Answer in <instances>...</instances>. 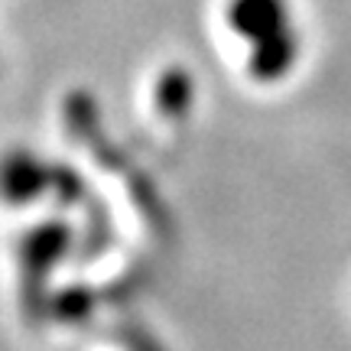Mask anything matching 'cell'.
Here are the masks:
<instances>
[{
  "instance_id": "cell-1",
  "label": "cell",
  "mask_w": 351,
  "mask_h": 351,
  "mask_svg": "<svg viewBox=\"0 0 351 351\" xmlns=\"http://www.w3.org/2000/svg\"><path fill=\"white\" fill-rule=\"evenodd\" d=\"M228 20H231V29L238 36L251 39L254 46L289 29L287 0H231Z\"/></svg>"
},
{
  "instance_id": "cell-2",
  "label": "cell",
  "mask_w": 351,
  "mask_h": 351,
  "mask_svg": "<svg viewBox=\"0 0 351 351\" xmlns=\"http://www.w3.org/2000/svg\"><path fill=\"white\" fill-rule=\"evenodd\" d=\"M296 59H300V39H296L293 26H289L283 33H276L274 39H263V43L254 46L251 72L261 82H276L296 65Z\"/></svg>"
}]
</instances>
